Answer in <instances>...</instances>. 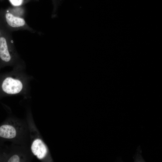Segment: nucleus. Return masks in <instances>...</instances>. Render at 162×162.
Returning a JSON list of instances; mask_svg holds the SVG:
<instances>
[{"mask_svg": "<svg viewBox=\"0 0 162 162\" xmlns=\"http://www.w3.org/2000/svg\"><path fill=\"white\" fill-rule=\"evenodd\" d=\"M8 30L5 28L0 37V69L7 66H23Z\"/></svg>", "mask_w": 162, "mask_h": 162, "instance_id": "2", "label": "nucleus"}, {"mask_svg": "<svg viewBox=\"0 0 162 162\" xmlns=\"http://www.w3.org/2000/svg\"><path fill=\"white\" fill-rule=\"evenodd\" d=\"M0 19L5 28H25L26 23L24 19L21 17L14 15L8 10L0 13Z\"/></svg>", "mask_w": 162, "mask_h": 162, "instance_id": "4", "label": "nucleus"}, {"mask_svg": "<svg viewBox=\"0 0 162 162\" xmlns=\"http://www.w3.org/2000/svg\"><path fill=\"white\" fill-rule=\"evenodd\" d=\"M4 161V157L3 152L0 151V162Z\"/></svg>", "mask_w": 162, "mask_h": 162, "instance_id": "8", "label": "nucleus"}, {"mask_svg": "<svg viewBox=\"0 0 162 162\" xmlns=\"http://www.w3.org/2000/svg\"><path fill=\"white\" fill-rule=\"evenodd\" d=\"M24 67H15L10 72L0 74V98L28 94L30 78L23 71Z\"/></svg>", "mask_w": 162, "mask_h": 162, "instance_id": "1", "label": "nucleus"}, {"mask_svg": "<svg viewBox=\"0 0 162 162\" xmlns=\"http://www.w3.org/2000/svg\"><path fill=\"white\" fill-rule=\"evenodd\" d=\"M28 128L20 120L8 118L0 124V139L13 142H19L24 138Z\"/></svg>", "mask_w": 162, "mask_h": 162, "instance_id": "3", "label": "nucleus"}, {"mask_svg": "<svg viewBox=\"0 0 162 162\" xmlns=\"http://www.w3.org/2000/svg\"><path fill=\"white\" fill-rule=\"evenodd\" d=\"M1 151V150H0V151Z\"/></svg>", "mask_w": 162, "mask_h": 162, "instance_id": "9", "label": "nucleus"}, {"mask_svg": "<svg viewBox=\"0 0 162 162\" xmlns=\"http://www.w3.org/2000/svg\"><path fill=\"white\" fill-rule=\"evenodd\" d=\"M5 28L0 19V37L1 35L2 32Z\"/></svg>", "mask_w": 162, "mask_h": 162, "instance_id": "7", "label": "nucleus"}, {"mask_svg": "<svg viewBox=\"0 0 162 162\" xmlns=\"http://www.w3.org/2000/svg\"><path fill=\"white\" fill-rule=\"evenodd\" d=\"M11 3L15 6L20 5L22 2L23 0H9Z\"/></svg>", "mask_w": 162, "mask_h": 162, "instance_id": "6", "label": "nucleus"}, {"mask_svg": "<svg viewBox=\"0 0 162 162\" xmlns=\"http://www.w3.org/2000/svg\"><path fill=\"white\" fill-rule=\"evenodd\" d=\"M30 150L32 154L39 160L44 159L48 153L47 148L40 137H31Z\"/></svg>", "mask_w": 162, "mask_h": 162, "instance_id": "5", "label": "nucleus"}]
</instances>
